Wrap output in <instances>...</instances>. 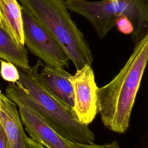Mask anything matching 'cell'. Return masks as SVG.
<instances>
[{
    "mask_svg": "<svg viewBox=\"0 0 148 148\" xmlns=\"http://www.w3.org/2000/svg\"><path fill=\"white\" fill-rule=\"evenodd\" d=\"M74 95L72 108L79 121L88 125L98 113L97 89L91 66L76 70L72 77Z\"/></svg>",
    "mask_w": 148,
    "mask_h": 148,
    "instance_id": "7",
    "label": "cell"
},
{
    "mask_svg": "<svg viewBox=\"0 0 148 148\" xmlns=\"http://www.w3.org/2000/svg\"><path fill=\"white\" fill-rule=\"evenodd\" d=\"M148 60V34L135 44L131 55L119 73L97 89L98 113L110 131L124 134Z\"/></svg>",
    "mask_w": 148,
    "mask_h": 148,
    "instance_id": "1",
    "label": "cell"
},
{
    "mask_svg": "<svg viewBox=\"0 0 148 148\" xmlns=\"http://www.w3.org/2000/svg\"><path fill=\"white\" fill-rule=\"evenodd\" d=\"M18 1L54 38L76 70L91 66V50L83 34L72 20L64 0Z\"/></svg>",
    "mask_w": 148,
    "mask_h": 148,
    "instance_id": "2",
    "label": "cell"
},
{
    "mask_svg": "<svg viewBox=\"0 0 148 148\" xmlns=\"http://www.w3.org/2000/svg\"><path fill=\"white\" fill-rule=\"evenodd\" d=\"M0 148H10L9 143L4 128L0 121Z\"/></svg>",
    "mask_w": 148,
    "mask_h": 148,
    "instance_id": "15",
    "label": "cell"
},
{
    "mask_svg": "<svg viewBox=\"0 0 148 148\" xmlns=\"http://www.w3.org/2000/svg\"><path fill=\"white\" fill-rule=\"evenodd\" d=\"M119 31L125 35H132L134 31V26L130 20L126 16L119 17L116 22Z\"/></svg>",
    "mask_w": 148,
    "mask_h": 148,
    "instance_id": "13",
    "label": "cell"
},
{
    "mask_svg": "<svg viewBox=\"0 0 148 148\" xmlns=\"http://www.w3.org/2000/svg\"><path fill=\"white\" fill-rule=\"evenodd\" d=\"M0 121L7 135L10 148H26L27 138L17 105L2 94Z\"/></svg>",
    "mask_w": 148,
    "mask_h": 148,
    "instance_id": "9",
    "label": "cell"
},
{
    "mask_svg": "<svg viewBox=\"0 0 148 148\" xmlns=\"http://www.w3.org/2000/svg\"><path fill=\"white\" fill-rule=\"evenodd\" d=\"M21 16L24 45L29 51L47 66L67 68L69 59L54 38L22 6Z\"/></svg>",
    "mask_w": 148,
    "mask_h": 148,
    "instance_id": "6",
    "label": "cell"
},
{
    "mask_svg": "<svg viewBox=\"0 0 148 148\" xmlns=\"http://www.w3.org/2000/svg\"><path fill=\"white\" fill-rule=\"evenodd\" d=\"M108 1H118V0H108Z\"/></svg>",
    "mask_w": 148,
    "mask_h": 148,
    "instance_id": "17",
    "label": "cell"
},
{
    "mask_svg": "<svg viewBox=\"0 0 148 148\" xmlns=\"http://www.w3.org/2000/svg\"><path fill=\"white\" fill-rule=\"evenodd\" d=\"M0 58L13 64L17 68L29 69L28 53L24 47L18 45L11 36L0 27Z\"/></svg>",
    "mask_w": 148,
    "mask_h": 148,
    "instance_id": "11",
    "label": "cell"
},
{
    "mask_svg": "<svg viewBox=\"0 0 148 148\" xmlns=\"http://www.w3.org/2000/svg\"><path fill=\"white\" fill-rule=\"evenodd\" d=\"M72 75L65 69L43 66L38 79L51 95L67 107L72 109L74 105L73 90L72 84Z\"/></svg>",
    "mask_w": 148,
    "mask_h": 148,
    "instance_id": "8",
    "label": "cell"
},
{
    "mask_svg": "<svg viewBox=\"0 0 148 148\" xmlns=\"http://www.w3.org/2000/svg\"><path fill=\"white\" fill-rule=\"evenodd\" d=\"M68 9L86 18L102 39L116 25L117 19L127 17L132 22L134 44L148 34V1L146 0H118L90 1L64 0Z\"/></svg>",
    "mask_w": 148,
    "mask_h": 148,
    "instance_id": "4",
    "label": "cell"
},
{
    "mask_svg": "<svg viewBox=\"0 0 148 148\" xmlns=\"http://www.w3.org/2000/svg\"><path fill=\"white\" fill-rule=\"evenodd\" d=\"M146 1H148V0H146Z\"/></svg>",
    "mask_w": 148,
    "mask_h": 148,
    "instance_id": "18",
    "label": "cell"
},
{
    "mask_svg": "<svg viewBox=\"0 0 148 148\" xmlns=\"http://www.w3.org/2000/svg\"><path fill=\"white\" fill-rule=\"evenodd\" d=\"M40 60L32 68H17L21 86L34 98L35 106L49 125L59 135L72 142L91 143L94 134L88 125L80 123L72 109L62 104L51 95L39 83L38 79L39 67L43 66Z\"/></svg>",
    "mask_w": 148,
    "mask_h": 148,
    "instance_id": "3",
    "label": "cell"
},
{
    "mask_svg": "<svg viewBox=\"0 0 148 148\" xmlns=\"http://www.w3.org/2000/svg\"><path fill=\"white\" fill-rule=\"evenodd\" d=\"M74 148H120L117 141L114 140L109 143L103 145H96L94 143H73Z\"/></svg>",
    "mask_w": 148,
    "mask_h": 148,
    "instance_id": "14",
    "label": "cell"
},
{
    "mask_svg": "<svg viewBox=\"0 0 148 148\" xmlns=\"http://www.w3.org/2000/svg\"><path fill=\"white\" fill-rule=\"evenodd\" d=\"M0 74L6 81L12 83H16L19 80V74L17 68L12 63L1 60Z\"/></svg>",
    "mask_w": 148,
    "mask_h": 148,
    "instance_id": "12",
    "label": "cell"
},
{
    "mask_svg": "<svg viewBox=\"0 0 148 148\" xmlns=\"http://www.w3.org/2000/svg\"><path fill=\"white\" fill-rule=\"evenodd\" d=\"M0 27L24 47L21 6L17 0H0Z\"/></svg>",
    "mask_w": 148,
    "mask_h": 148,
    "instance_id": "10",
    "label": "cell"
},
{
    "mask_svg": "<svg viewBox=\"0 0 148 148\" xmlns=\"http://www.w3.org/2000/svg\"><path fill=\"white\" fill-rule=\"evenodd\" d=\"M6 93L18 106L21 121L31 139L46 148H74V142L61 136L49 125L35 106L34 98L21 86L11 83Z\"/></svg>",
    "mask_w": 148,
    "mask_h": 148,
    "instance_id": "5",
    "label": "cell"
},
{
    "mask_svg": "<svg viewBox=\"0 0 148 148\" xmlns=\"http://www.w3.org/2000/svg\"><path fill=\"white\" fill-rule=\"evenodd\" d=\"M1 95H2V93L1 92V90H0V105H1Z\"/></svg>",
    "mask_w": 148,
    "mask_h": 148,
    "instance_id": "16",
    "label": "cell"
}]
</instances>
